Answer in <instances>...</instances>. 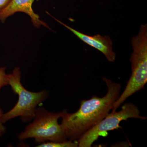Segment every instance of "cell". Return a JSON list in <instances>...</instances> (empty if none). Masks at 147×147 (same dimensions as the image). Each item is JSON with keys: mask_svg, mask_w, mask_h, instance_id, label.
I'll use <instances>...</instances> for the list:
<instances>
[{"mask_svg": "<svg viewBox=\"0 0 147 147\" xmlns=\"http://www.w3.org/2000/svg\"><path fill=\"white\" fill-rule=\"evenodd\" d=\"M107 88L104 96H93L81 101L76 112H67L62 117L61 127L67 140L77 141L86 132L103 119L112 110L113 104L120 95L121 85L103 77Z\"/></svg>", "mask_w": 147, "mask_h": 147, "instance_id": "cell-1", "label": "cell"}, {"mask_svg": "<svg viewBox=\"0 0 147 147\" xmlns=\"http://www.w3.org/2000/svg\"><path fill=\"white\" fill-rule=\"evenodd\" d=\"M131 73L125 88L113 104L112 112L116 111L128 98L143 89L147 82V25H142L139 34L131 40Z\"/></svg>", "mask_w": 147, "mask_h": 147, "instance_id": "cell-2", "label": "cell"}, {"mask_svg": "<svg viewBox=\"0 0 147 147\" xmlns=\"http://www.w3.org/2000/svg\"><path fill=\"white\" fill-rule=\"evenodd\" d=\"M9 74V85L13 93L17 94V103L11 110L3 113L2 117L3 123H5L17 117H20L24 123L33 119L37 106L46 100L49 93L47 90L40 92H32L26 89L21 82V71L19 67H15L12 73Z\"/></svg>", "mask_w": 147, "mask_h": 147, "instance_id": "cell-3", "label": "cell"}, {"mask_svg": "<svg viewBox=\"0 0 147 147\" xmlns=\"http://www.w3.org/2000/svg\"><path fill=\"white\" fill-rule=\"evenodd\" d=\"M67 112V110H65L59 113H51L43 107L36 108L33 121L18 134V140L34 139L36 143L39 144L47 141L67 140L58 122Z\"/></svg>", "mask_w": 147, "mask_h": 147, "instance_id": "cell-4", "label": "cell"}, {"mask_svg": "<svg viewBox=\"0 0 147 147\" xmlns=\"http://www.w3.org/2000/svg\"><path fill=\"white\" fill-rule=\"evenodd\" d=\"M130 118L146 120L147 117L141 115L139 108L135 104L125 103L119 111L109 113L100 122L83 135L77 141L78 147H91L100 136L107 131L119 128V124L122 121Z\"/></svg>", "mask_w": 147, "mask_h": 147, "instance_id": "cell-5", "label": "cell"}, {"mask_svg": "<svg viewBox=\"0 0 147 147\" xmlns=\"http://www.w3.org/2000/svg\"><path fill=\"white\" fill-rule=\"evenodd\" d=\"M46 13L53 17L58 23L63 25L66 28L72 32L75 35L82 41L91 47H94L102 53L105 56V58L108 61L110 62H114L115 61V60L116 54L113 51V42L110 39V37L102 36L99 34L96 35L94 36H90L84 34L59 21L57 19L51 15L47 11H46Z\"/></svg>", "mask_w": 147, "mask_h": 147, "instance_id": "cell-6", "label": "cell"}, {"mask_svg": "<svg viewBox=\"0 0 147 147\" xmlns=\"http://www.w3.org/2000/svg\"><path fill=\"white\" fill-rule=\"evenodd\" d=\"M35 0H11L8 5L0 11V21L4 23L9 16L16 12H23L28 14L31 18L33 25L37 28L41 26L51 30L46 23L40 19L38 14L35 13L32 9Z\"/></svg>", "mask_w": 147, "mask_h": 147, "instance_id": "cell-7", "label": "cell"}, {"mask_svg": "<svg viewBox=\"0 0 147 147\" xmlns=\"http://www.w3.org/2000/svg\"><path fill=\"white\" fill-rule=\"evenodd\" d=\"M37 147H77V141L66 140L63 142H49L41 143L36 146Z\"/></svg>", "mask_w": 147, "mask_h": 147, "instance_id": "cell-8", "label": "cell"}, {"mask_svg": "<svg viewBox=\"0 0 147 147\" xmlns=\"http://www.w3.org/2000/svg\"><path fill=\"white\" fill-rule=\"evenodd\" d=\"M5 67H0V90L2 88L9 85V74L6 73Z\"/></svg>", "mask_w": 147, "mask_h": 147, "instance_id": "cell-9", "label": "cell"}, {"mask_svg": "<svg viewBox=\"0 0 147 147\" xmlns=\"http://www.w3.org/2000/svg\"><path fill=\"white\" fill-rule=\"evenodd\" d=\"M3 113L2 109L0 106V137L2 136L3 134L5 133L6 131V128L4 125H3V123L2 121V117Z\"/></svg>", "mask_w": 147, "mask_h": 147, "instance_id": "cell-10", "label": "cell"}, {"mask_svg": "<svg viewBox=\"0 0 147 147\" xmlns=\"http://www.w3.org/2000/svg\"><path fill=\"white\" fill-rule=\"evenodd\" d=\"M11 0H0V11L5 8Z\"/></svg>", "mask_w": 147, "mask_h": 147, "instance_id": "cell-11", "label": "cell"}]
</instances>
